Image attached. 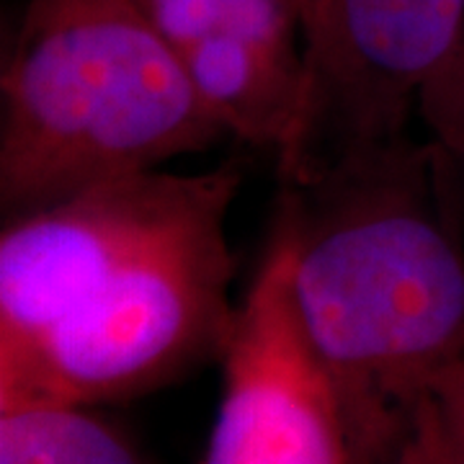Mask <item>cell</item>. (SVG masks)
I'll return each mask as SVG.
<instances>
[{
	"label": "cell",
	"instance_id": "cell-1",
	"mask_svg": "<svg viewBox=\"0 0 464 464\" xmlns=\"http://www.w3.org/2000/svg\"><path fill=\"white\" fill-rule=\"evenodd\" d=\"M457 170L408 137L286 188L295 307L356 464H395L433 380L464 359Z\"/></svg>",
	"mask_w": 464,
	"mask_h": 464
},
{
	"label": "cell",
	"instance_id": "cell-2",
	"mask_svg": "<svg viewBox=\"0 0 464 464\" xmlns=\"http://www.w3.org/2000/svg\"><path fill=\"white\" fill-rule=\"evenodd\" d=\"M227 130L134 0H26L0 81V209L29 215Z\"/></svg>",
	"mask_w": 464,
	"mask_h": 464
},
{
	"label": "cell",
	"instance_id": "cell-3",
	"mask_svg": "<svg viewBox=\"0 0 464 464\" xmlns=\"http://www.w3.org/2000/svg\"><path fill=\"white\" fill-rule=\"evenodd\" d=\"M227 212L121 268L16 359L0 364V411L96 408L150 392L230 346Z\"/></svg>",
	"mask_w": 464,
	"mask_h": 464
},
{
	"label": "cell",
	"instance_id": "cell-4",
	"mask_svg": "<svg viewBox=\"0 0 464 464\" xmlns=\"http://www.w3.org/2000/svg\"><path fill=\"white\" fill-rule=\"evenodd\" d=\"M462 29L464 0H307L302 96L276 150L284 186L408 140Z\"/></svg>",
	"mask_w": 464,
	"mask_h": 464
},
{
	"label": "cell",
	"instance_id": "cell-5",
	"mask_svg": "<svg viewBox=\"0 0 464 464\" xmlns=\"http://www.w3.org/2000/svg\"><path fill=\"white\" fill-rule=\"evenodd\" d=\"M240 166L140 170L14 217L0 237V364L16 359L121 268L230 209Z\"/></svg>",
	"mask_w": 464,
	"mask_h": 464
},
{
	"label": "cell",
	"instance_id": "cell-6",
	"mask_svg": "<svg viewBox=\"0 0 464 464\" xmlns=\"http://www.w3.org/2000/svg\"><path fill=\"white\" fill-rule=\"evenodd\" d=\"M222 364L204 464H356L335 392L297 317L292 256L279 227L237 304Z\"/></svg>",
	"mask_w": 464,
	"mask_h": 464
},
{
	"label": "cell",
	"instance_id": "cell-7",
	"mask_svg": "<svg viewBox=\"0 0 464 464\" xmlns=\"http://www.w3.org/2000/svg\"><path fill=\"white\" fill-rule=\"evenodd\" d=\"M204 103L258 148H282L304 81L307 0H134Z\"/></svg>",
	"mask_w": 464,
	"mask_h": 464
},
{
	"label": "cell",
	"instance_id": "cell-8",
	"mask_svg": "<svg viewBox=\"0 0 464 464\" xmlns=\"http://www.w3.org/2000/svg\"><path fill=\"white\" fill-rule=\"evenodd\" d=\"M0 464H150L111 420L81 405L0 411Z\"/></svg>",
	"mask_w": 464,
	"mask_h": 464
},
{
	"label": "cell",
	"instance_id": "cell-9",
	"mask_svg": "<svg viewBox=\"0 0 464 464\" xmlns=\"http://www.w3.org/2000/svg\"><path fill=\"white\" fill-rule=\"evenodd\" d=\"M418 116L433 142L447 150L459 170H464V29L447 70L423 93Z\"/></svg>",
	"mask_w": 464,
	"mask_h": 464
},
{
	"label": "cell",
	"instance_id": "cell-10",
	"mask_svg": "<svg viewBox=\"0 0 464 464\" xmlns=\"http://www.w3.org/2000/svg\"><path fill=\"white\" fill-rule=\"evenodd\" d=\"M426 402L449 454L457 464H464V359L433 380Z\"/></svg>",
	"mask_w": 464,
	"mask_h": 464
},
{
	"label": "cell",
	"instance_id": "cell-11",
	"mask_svg": "<svg viewBox=\"0 0 464 464\" xmlns=\"http://www.w3.org/2000/svg\"><path fill=\"white\" fill-rule=\"evenodd\" d=\"M395 464H457L433 423V415L426 400L420 402V408L415 413L413 426L402 441Z\"/></svg>",
	"mask_w": 464,
	"mask_h": 464
}]
</instances>
